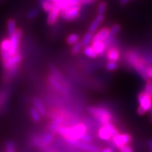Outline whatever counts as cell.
Returning a JSON list of instances; mask_svg holds the SVG:
<instances>
[{"label":"cell","mask_w":152,"mask_h":152,"mask_svg":"<svg viewBox=\"0 0 152 152\" xmlns=\"http://www.w3.org/2000/svg\"><path fill=\"white\" fill-rule=\"evenodd\" d=\"M68 142L70 144V145L75 148L81 149L82 151L87 152H102L98 147L95 146L93 144H91L90 143L82 142L81 140H68Z\"/></svg>","instance_id":"cell-9"},{"label":"cell","mask_w":152,"mask_h":152,"mask_svg":"<svg viewBox=\"0 0 152 152\" xmlns=\"http://www.w3.org/2000/svg\"><path fill=\"white\" fill-rule=\"evenodd\" d=\"M23 36V30L20 28H17L16 32L12 36L9 37L10 40V54L11 55H15L20 52V41Z\"/></svg>","instance_id":"cell-7"},{"label":"cell","mask_w":152,"mask_h":152,"mask_svg":"<svg viewBox=\"0 0 152 152\" xmlns=\"http://www.w3.org/2000/svg\"><path fill=\"white\" fill-rule=\"evenodd\" d=\"M6 26H7V33H8L9 37L12 36V34L16 32V20L14 19L10 18L7 20V23H6Z\"/></svg>","instance_id":"cell-18"},{"label":"cell","mask_w":152,"mask_h":152,"mask_svg":"<svg viewBox=\"0 0 152 152\" xmlns=\"http://www.w3.org/2000/svg\"><path fill=\"white\" fill-rule=\"evenodd\" d=\"M2 1H3V0H0V3H1V2H2Z\"/></svg>","instance_id":"cell-40"},{"label":"cell","mask_w":152,"mask_h":152,"mask_svg":"<svg viewBox=\"0 0 152 152\" xmlns=\"http://www.w3.org/2000/svg\"><path fill=\"white\" fill-rule=\"evenodd\" d=\"M107 9V3L105 1H102L99 2L97 7V14L98 15H104Z\"/></svg>","instance_id":"cell-27"},{"label":"cell","mask_w":152,"mask_h":152,"mask_svg":"<svg viewBox=\"0 0 152 152\" xmlns=\"http://www.w3.org/2000/svg\"><path fill=\"white\" fill-rule=\"evenodd\" d=\"M105 16L104 15H98L96 16V18L94 19V20L92 21V23L89 25V27H88V31L92 34H94L96 32L97 29L99 27V26L102 24V23L104 21Z\"/></svg>","instance_id":"cell-14"},{"label":"cell","mask_w":152,"mask_h":152,"mask_svg":"<svg viewBox=\"0 0 152 152\" xmlns=\"http://www.w3.org/2000/svg\"><path fill=\"white\" fill-rule=\"evenodd\" d=\"M61 9L60 8V6L54 3L52 10L48 13V18H47V23L48 25L53 26L56 23L58 17L61 16Z\"/></svg>","instance_id":"cell-11"},{"label":"cell","mask_w":152,"mask_h":152,"mask_svg":"<svg viewBox=\"0 0 152 152\" xmlns=\"http://www.w3.org/2000/svg\"><path fill=\"white\" fill-rule=\"evenodd\" d=\"M30 116L31 117V119H32L34 123H36V124L40 123V120H41V117H42V116L40 115V113L38 112L37 110L34 108V107H32L30 110Z\"/></svg>","instance_id":"cell-20"},{"label":"cell","mask_w":152,"mask_h":152,"mask_svg":"<svg viewBox=\"0 0 152 152\" xmlns=\"http://www.w3.org/2000/svg\"><path fill=\"white\" fill-rule=\"evenodd\" d=\"M9 92L8 90H2L0 92V108L2 106L6 105V103L8 102V98H9Z\"/></svg>","instance_id":"cell-23"},{"label":"cell","mask_w":152,"mask_h":152,"mask_svg":"<svg viewBox=\"0 0 152 152\" xmlns=\"http://www.w3.org/2000/svg\"><path fill=\"white\" fill-rule=\"evenodd\" d=\"M148 147H149V149H150L151 152H152V140H149V142H148Z\"/></svg>","instance_id":"cell-38"},{"label":"cell","mask_w":152,"mask_h":152,"mask_svg":"<svg viewBox=\"0 0 152 152\" xmlns=\"http://www.w3.org/2000/svg\"><path fill=\"white\" fill-rule=\"evenodd\" d=\"M50 72L51 73L48 75V83L54 90L61 94L68 95L69 92L68 86L61 73L54 66L50 68Z\"/></svg>","instance_id":"cell-2"},{"label":"cell","mask_w":152,"mask_h":152,"mask_svg":"<svg viewBox=\"0 0 152 152\" xmlns=\"http://www.w3.org/2000/svg\"><path fill=\"white\" fill-rule=\"evenodd\" d=\"M130 1H132V0H120V3L122 6H126V4H128Z\"/></svg>","instance_id":"cell-36"},{"label":"cell","mask_w":152,"mask_h":152,"mask_svg":"<svg viewBox=\"0 0 152 152\" xmlns=\"http://www.w3.org/2000/svg\"><path fill=\"white\" fill-rule=\"evenodd\" d=\"M82 5H75V6H70L61 10V17L65 21L70 22L75 20L80 16V11L82 9Z\"/></svg>","instance_id":"cell-6"},{"label":"cell","mask_w":152,"mask_h":152,"mask_svg":"<svg viewBox=\"0 0 152 152\" xmlns=\"http://www.w3.org/2000/svg\"><path fill=\"white\" fill-rule=\"evenodd\" d=\"M120 50L116 47H110L106 50V58L109 61L117 62L120 60Z\"/></svg>","instance_id":"cell-12"},{"label":"cell","mask_w":152,"mask_h":152,"mask_svg":"<svg viewBox=\"0 0 152 152\" xmlns=\"http://www.w3.org/2000/svg\"><path fill=\"white\" fill-rule=\"evenodd\" d=\"M147 75H148V78H152V68H149L147 69Z\"/></svg>","instance_id":"cell-35"},{"label":"cell","mask_w":152,"mask_h":152,"mask_svg":"<svg viewBox=\"0 0 152 152\" xmlns=\"http://www.w3.org/2000/svg\"><path fill=\"white\" fill-rule=\"evenodd\" d=\"M96 0H80V2L82 6H88V5H91L92 3H94Z\"/></svg>","instance_id":"cell-34"},{"label":"cell","mask_w":152,"mask_h":152,"mask_svg":"<svg viewBox=\"0 0 152 152\" xmlns=\"http://www.w3.org/2000/svg\"><path fill=\"white\" fill-rule=\"evenodd\" d=\"M83 52L86 54V56L90 58H98V54H96V51L94 50V49L92 48V47L91 45H88L87 47H85L84 49H83Z\"/></svg>","instance_id":"cell-22"},{"label":"cell","mask_w":152,"mask_h":152,"mask_svg":"<svg viewBox=\"0 0 152 152\" xmlns=\"http://www.w3.org/2000/svg\"><path fill=\"white\" fill-rule=\"evenodd\" d=\"M5 150L6 152H16V146L13 141L8 140L5 145Z\"/></svg>","instance_id":"cell-28"},{"label":"cell","mask_w":152,"mask_h":152,"mask_svg":"<svg viewBox=\"0 0 152 152\" xmlns=\"http://www.w3.org/2000/svg\"><path fill=\"white\" fill-rule=\"evenodd\" d=\"M91 46L92 47V48L94 49V50L99 56L102 55L106 49L105 43L102 41H92L91 43Z\"/></svg>","instance_id":"cell-15"},{"label":"cell","mask_w":152,"mask_h":152,"mask_svg":"<svg viewBox=\"0 0 152 152\" xmlns=\"http://www.w3.org/2000/svg\"><path fill=\"white\" fill-rule=\"evenodd\" d=\"M150 113H151V114L152 115V107H151V110H150Z\"/></svg>","instance_id":"cell-39"},{"label":"cell","mask_w":152,"mask_h":152,"mask_svg":"<svg viewBox=\"0 0 152 152\" xmlns=\"http://www.w3.org/2000/svg\"><path fill=\"white\" fill-rule=\"evenodd\" d=\"M151 116H152V115H151ZM151 123H152V116H151Z\"/></svg>","instance_id":"cell-41"},{"label":"cell","mask_w":152,"mask_h":152,"mask_svg":"<svg viewBox=\"0 0 152 152\" xmlns=\"http://www.w3.org/2000/svg\"><path fill=\"white\" fill-rule=\"evenodd\" d=\"M126 61L129 64H131L134 67L139 74L142 76L145 79H148V75H147V69L148 68L145 66L144 61L142 58H140L138 55L137 53L134 52L133 50H129L126 53Z\"/></svg>","instance_id":"cell-4"},{"label":"cell","mask_w":152,"mask_h":152,"mask_svg":"<svg viewBox=\"0 0 152 152\" xmlns=\"http://www.w3.org/2000/svg\"><path fill=\"white\" fill-rule=\"evenodd\" d=\"M81 141H82V142H86V143H90L91 141L92 140V137L91 135H89L88 134H85L82 137V138H81Z\"/></svg>","instance_id":"cell-33"},{"label":"cell","mask_w":152,"mask_h":152,"mask_svg":"<svg viewBox=\"0 0 152 152\" xmlns=\"http://www.w3.org/2000/svg\"><path fill=\"white\" fill-rule=\"evenodd\" d=\"M40 13V10L38 8H34L32 10H30L27 13H26V18L28 20H31L37 17V16Z\"/></svg>","instance_id":"cell-26"},{"label":"cell","mask_w":152,"mask_h":152,"mask_svg":"<svg viewBox=\"0 0 152 152\" xmlns=\"http://www.w3.org/2000/svg\"><path fill=\"white\" fill-rule=\"evenodd\" d=\"M54 140V136L51 133H46L40 136L34 137L33 139V144L35 146L40 148H45L49 146Z\"/></svg>","instance_id":"cell-8"},{"label":"cell","mask_w":152,"mask_h":152,"mask_svg":"<svg viewBox=\"0 0 152 152\" xmlns=\"http://www.w3.org/2000/svg\"><path fill=\"white\" fill-rule=\"evenodd\" d=\"M66 42L68 45L70 46H73L78 42H79V37L76 34H72L67 37Z\"/></svg>","instance_id":"cell-24"},{"label":"cell","mask_w":152,"mask_h":152,"mask_svg":"<svg viewBox=\"0 0 152 152\" xmlns=\"http://www.w3.org/2000/svg\"><path fill=\"white\" fill-rule=\"evenodd\" d=\"M131 136L129 134H120L117 136L113 137L112 141L114 147L119 148L120 147L129 144L131 142Z\"/></svg>","instance_id":"cell-10"},{"label":"cell","mask_w":152,"mask_h":152,"mask_svg":"<svg viewBox=\"0 0 152 152\" xmlns=\"http://www.w3.org/2000/svg\"><path fill=\"white\" fill-rule=\"evenodd\" d=\"M144 92L152 98V82L148 81L145 85Z\"/></svg>","instance_id":"cell-31"},{"label":"cell","mask_w":152,"mask_h":152,"mask_svg":"<svg viewBox=\"0 0 152 152\" xmlns=\"http://www.w3.org/2000/svg\"><path fill=\"white\" fill-rule=\"evenodd\" d=\"M53 6H54V3L49 0H41L40 1V7L45 12L49 13L50 10H52Z\"/></svg>","instance_id":"cell-21"},{"label":"cell","mask_w":152,"mask_h":152,"mask_svg":"<svg viewBox=\"0 0 152 152\" xmlns=\"http://www.w3.org/2000/svg\"><path fill=\"white\" fill-rule=\"evenodd\" d=\"M109 36H110V28L103 27V28L99 30L98 32H96L94 34L92 41H102V42H105L108 39Z\"/></svg>","instance_id":"cell-13"},{"label":"cell","mask_w":152,"mask_h":152,"mask_svg":"<svg viewBox=\"0 0 152 152\" xmlns=\"http://www.w3.org/2000/svg\"><path fill=\"white\" fill-rule=\"evenodd\" d=\"M93 36H94V34H92V33L89 32V31H88V32L86 33L84 36H83V37H82V40L80 41L82 47H84L85 48V47L88 46V45L92 43V39H93Z\"/></svg>","instance_id":"cell-19"},{"label":"cell","mask_w":152,"mask_h":152,"mask_svg":"<svg viewBox=\"0 0 152 152\" xmlns=\"http://www.w3.org/2000/svg\"><path fill=\"white\" fill-rule=\"evenodd\" d=\"M120 152H134L133 148L129 145V144H126V145H124V146L120 147L118 148Z\"/></svg>","instance_id":"cell-32"},{"label":"cell","mask_w":152,"mask_h":152,"mask_svg":"<svg viewBox=\"0 0 152 152\" xmlns=\"http://www.w3.org/2000/svg\"><path fill=\"white\" fill-rule=\"evenodd\" d=\"M105 127H106L107 130H109V132L111 134V135L113 136V137H114L117 136V135H119L120 134V132H119V130L116 129V127L115 126H114L113 124H112V123H110V124H107L106 125H105Z\"/></svg>","instance_id":"cell-25"},{"label":"cell","mask_w":152,"mask_h":152,"mask_svg":"<svg viewBox=\"0 0 152 152\" xmlns=\"http://www.w3.org/2000/svg\"><path fill=\"white\" fill-rule=\"evenodd\" d=\"M57 134L64 137L65 140H80L82 137L87 133L86 124L79 123L72 126H61L57 130Z\"/></svg>","instance_id":"cell-1"},{"label":"cell","mask_w":152,"mask_h":152,"mask_svg":"<svg viewBox=\"0 0 152 152\" xmlns=\"http://www.w3.org/2000/svg\"><path fill=\"white\" fill-rule=\"evenodd\" d=\"M119 68L118 63L114 61H108L106 64V68L110 72H113L116 71Z\"/></svg>","instance_id":"cell-29"},{"label":"cell","mask_w":152,"mask_h":152,"mask_svg":"<svg viewBox=\"0 0 152 152\" xmlns=\"http://www.w3.org/2000/svg\"><path fill=\"white\" fill-rule=\"evenodd\" d=\"M33 103L34 105V108L40 113L41 116H44L45 115H47V111L45 110V107H44L43 102H41V100L40 99L34 98L33 99Z\"/></svg>","instance_id":"cell-17"},{"label":"cell","mask_w":152,"mask_h":152,"mask_svg":"<svg viewBox=\"0 0 152 152\" xmlns=\"http://www.w3.org/2000/svg\"><path fill=\"white\" fill-rule=\"evenodd\" d=\"M88 112L92 115L98 122L105 126L107 124L112 123L113 115L107 109L101 106H89L88 108Z\"/></svg>","instance_id":"cell-3"},{"label":"cell","mask_w":152,"mask_h":152,"mask_svg":"<svg viewBox=\"0 0 152 152\" xmlns=\"http://www.w3.org/2000/svg\"><path fill=\"white\" fill-rule=\"evenodd\" d=\"M102 152H113V150L110 148H106L102 151Z\"/></svg>","instance_id":"cell-37"},{"label":"cell","mask_w":152,"mask_h":152,"mask_svg":"<svg viewBox=\"0 0 152 152\" xmlns=\"http://www.w3.org/2000/svg\"><path fill=\"white\" fill-rule=\"evenodd\" d=\"M98 136L99 139L105 141H110L113 139V136L111 135L109 130L105 127L104 126H102L98 130Z\"/></svg>","instance_id":"cell-16"},{"label":"cell","mask_w":152,"mask_h":152,"mask_svg":"<svg viewBox=\"0 0 152 152\" xmlns=\"http://www.w3.org/2000/svg\"><path fill=\"white\" fill-rule=\"evenodd\" d=\"M82 49V45L81 44V42H78L77 44H75V45H73L72 49V54H74V55H76V54H78V53L80 52L81 50Z\"/></svg>","instance_id":"cell-30"},{"label":"cell","mask_w":152,"mask_h":152,"mask_svg":"<svg viewBox=\"0 0 152 152\" xmlns=\"http://www.w3.org/2000/svg\"><path fill=\"white\" fill-rule=\"evenodd\" d=\"M138 106L137 113L139 115H144L147 112H150L151 109L152 107V98L151 96L146 94L145 92H140L137 96Z\"/></svg>","instance_id":"cell-5"}]
</instances>
